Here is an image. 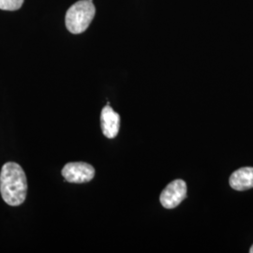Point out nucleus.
Returning a JSON list of instances; mask_svg holds the SVG:
<instances>
[{
	"mask_svg": "<svg viewBox=\"0 0 253 253\" xmlns=\"http://www.w3.org/2000/svg\"><path fill=\"white\" fill-rule=\"evenodd\" d=\"M187 197V185L181 179L173 180L163 190L160 201L163 208L172 209Z\"/></svg>",
	"mask_w": 253,
	"mask_h": 253,
	"instance_id": "nucleus-4",
	"label": "nucleus"
},
{
	"mask_svg": "<svg viewBox=\"0 0 253 253\" xmlns=\"http://www.w3.org/2000/svg\"><path fill=\"white\" fill-rule=\"evenodd\" d=\"M96 8L93 0H79L66 13V27L73 34L84 32L95 16Z\"/></svg>",
	"mask_w": 253,
	"mask_h": 253,
	"instance_id": "nucleus-2",
	"label": "nucleus"
},
{
	"mask_svg": "<svg viewBox=\"0 0 253 253\" xmlns=\"http://www.w3.org/2000/svg\"><path fill=\"white\" fill-rule=\"evenodd\" d=\"M62 175L70 183H86L94 178L95 169L88 163H70L64 166Z\"/></svg>",
	"mask_w": 253,
	"mask_h": 253,
	"instance_id": "nucleus-3",
	"label": "nucleus"
},
{
	"mask_svg": "<svg viewBox=\"0 0 253 253\" xmlns=\"http://www.w3.org/2000/svg\"><path fill=\"white\" fill-rule=\"evenodd\" d=\"M100 126L102 133L109 139L118 135L120 127V117L110 105L103 107L100 115Z\"/></svg>",
	"mask_w": 253,
	"mask_h": 253,
	"instance_id": "nucleus-5",
	"label": "nucleus"
},
{
	"mask_svg": "<svg viewBox=\"0 0 253 253\" xmlns=\"http://www.w3.org/2000/svg\"><path fill=\"white\" fill-rule=\"evenodd\" d=\"M0 192L4 202L18 207L27 198V180L22 167L15 163H5L0 172Z\"/></svg>",
	"mask_w": 253,
	"mask_h": 253,
	"instance_id": "nucleus-1",
	"label": "nucleus"
},
{
	"mask_svg": "<svg viewBox=\"0 0 253 253\" xmlns=\"http://www.w3.org/2000/svg\"><path fill=\"white\" fill-rule=\"evenodd\" d=\"M230 186L238 191L250 190L253 188V167H243L232 173Z\"/></svg>",
	"mask_w": 253,
	"mask_h": 253,
	"instance_id": "nucleus-6",
	"label": "nucleus"
},
{
	"mask_svg": "<svg viewBox=\"0 0 253 253\" xmlns=\"http://www.w3.org/2000/svg\"><path fill=\"white\" fill-rule=\"evenodd\" d=\"M24 4V0H0V9L17 10Z\"/></svg>",
	"mask_w": 253,
	"mask_h": 253,
	"instance_id": "nucleus-7",
	"label": "nucleus"
},
{
	"mask_svg": "<svg viewBox=\"0 0 253 253\" xmlns=\"http://www.w3.org/2000/svg\"><path fill=\"white\" fill-rule=\"evenodd\" d=\"M250 253H253V245L252 246V248H251V250H250Z\"/></svg>",
	"mask_w": 253,
	"mask_h": 253,
	"instance_id": "nucleus-8",
	"label": "nucleus"
}]
</instances>
